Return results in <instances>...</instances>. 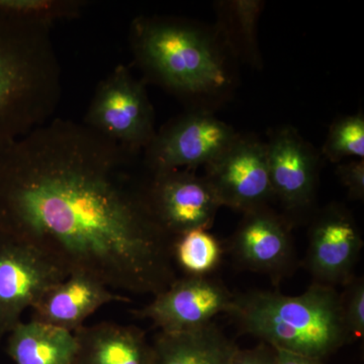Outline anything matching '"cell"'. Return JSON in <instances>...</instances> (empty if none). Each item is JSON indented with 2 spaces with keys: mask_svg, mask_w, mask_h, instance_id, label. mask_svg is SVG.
<instances>
[{
  "mask_svg": "<svg viewBox=\"0 0 364 364\" xmlns=\"http://www.w3.org/2000/svg\"><path fill=\"white\" fill-rule=\"evenodd\" d=\"M231 364H277V349L264 342H260L253 348L238 347Z\"/></svg>",
  "mask_w": 364,
  "mask_h": 364,
  "instance_id": "24",
  "label": "cell"
},
{
  "mask_svg": "<svg viewBox=\"0 0 364 364\" xmlns=\"http://www.w3.org/2000/svg\"><path fill=\"white\" fill-rule=\"evenodd\" d=\"M146 193L158 223L173 239L193 230L210 229L222 208L207 178L193 170L148 172Z\"/></svg>",
  "mask_w": 364,
  "mask_h": 364,
  "instance_id": "7",
  "label": "cell"
},
{
  "mask_svg": "<svg viewBox=\"0 0 364 364\" xmlns=\"http://www.w3.org/2000/svg\"><path fill=\"white\" fill-rule=\"evenodd\" d=\"M74 335L72 364H158L152 342L136 326L102 322L82 326Z\"/></svg>",
  "mask_w": 364,
  "mask_h": 364,
  "instance_id": "15",
  "label": "cell"
},
{
  "mask_svg": "<svg viewBox=\"0 0 364 364\" xmlns=\"http://www.w3.org/2000/svg\"><path fill=\"white\" fill-rule=\"evenodd\" d=\"M146 82L119 64L95 91L82 124L136 156L156 135L155 114Z\"/></svg>",
  "mask_w": 364,
  "mask_h": 364,
  "instance_id": "5",
  "label": "cell"
},
{
  "mask_svg": "<svg viewBox=\"0 0 364 364\" xmlns=\"http://www.w3.org/2000/svg\"><path fill=\"white\" fill-rule=\"evenodd\" d=\"M363 247L360 230L346 208L338 203L323 208L309 231L306 267L313 284L334 289L348 284Z\"/></svg>",
  "mask_w": 364,
  "mask_h": 364,
  "instance_id": "11",
  "label": "cell"
},
{
  "mask_svg": "<svg viewBox=\"0 0 364 364\" xmlns=\"http://www.w3.org/2000/svg\"><path fill=\"white\" fill-rule=\"evenodd\" d=\"M341 299L342 315L350 340L364 336V282L363 277H353L345 284Z\"/></svg>",
  "mask_w": 364,
  "mask_h": 364,
  "instance_id": "22",
  "label": "cell"
},
{
  "mask_svg": "<svg viewBox=\"0 0 364 364\" xmlns=\"http://www.w3.org/2000/svg\"><path fill=\"white\" fill-rule=\"evenodd\" d=\"M61 97L51 30L0 16V150L51 121Z\"/></svg>",
  "mask_w": 364,
  "mask_h": 364,
  "instance_id": "3",
  "label": "cell"
},
{
  "mask_svg": "<svg viewBox=\"0 0 364 364\" xmlns=\"http://www.w3.org/2000/svg\"><path fill=\"white\" fill-rule=\"evenodd\" d=\"M222 254L220 242L205 229L186 232L172 242L174 265H178L186 277H208L220 264Z\"/></svg>",
  "mask_w": 364,
  "mask_h": 364,
  "instance_id": "19",
  "label": "cell"
},
{
  "mask_svg": "<svg viewBox=\"0 0 364 364\" xmlns=\"http://www.w3.org/2000/svg\"><path fill=\"white\" fill-rule=\"evenodd\" d=\"M239 134L205 109L171 119L156 132L142 154L148 172L193 170L215 161Z\"/></svg>",
  "mask_w": 364,
  "mask_h": 364,
  "instance_id": "6",
  "label": "cell"
},
{
  "mask_svg": "<svg viewBox=\"0 0 364 364\" xmlns=\"http://www.w3.org/2000/svg\"><path fill=\"white\" fill-rule=\"evenodd\" d=\"M86 6L85 0H0V16L51 30L79 18Z\"/></svg>",
  "mask_w": 364,
  "mask_h": 364,
  "instance_id": "20",
  "label": "cell"
},
{
  "mask_svg": "<svg viewBox=\"0 0 364 364\" xmlns=\"http://www.w3.org/2000/svg\"><path fill=\"white\" fill-rule=\"evenodd\" d=\"M268 171L273 198L291 214H303L315 202L318 157L296 129H277L267 143Z\"/></svg>",
  "mask_w": 364,
  "mask_h": 364,
  "instance_id": "12",
  "label": "cell"
},
{
  "mask_svg": "<svg viewBox=\"0 0 364 364\" xmlns=\"http://www.w3.org/2000/svg\"><path fill=\"white\" fill-rule=\"evenodd\" d=\"M230 249L241 267L267 275L274 282L287 277L296 264L289 222L268 207L244 214Z\"/></svg>",
  "mask_w": 364,
  "mask_h": 364,
  "instance_id": "13",
  "label": "cell"
},
{
  "mask_svg": "<svg viewBox=\"0 0 364 364\" xmlns=\"http://www.w3.org/2000/svg\"><path fill=\"white\" fill-rule=\"evenodd\" d=\"M336 176L346 188L348 198L352 200H364V160H352L339 163L336 167Z\"/></svg>",
  "mask_w": 364,
  "mask_h": 364,
  "instance_id": "23",
  "label": "cell"
},
{
  "mask_svg": "<svg viewBox=\"0 0 364 364\" xmlns=\"http://www.w3.org/2000/svg\"><path fill=\"white\" fill-rule=\"evenodd\" d=\"M158 364H231L238 346L214 322L191 332H158Z\"/></svg>",
  "mask_w": 364,
  "mask_h": 364,
  "instance_id": "16",
  "label": "cell"
},
{
  "mask_svg": "<svg viewBox=\"0 0 364 364\" xmlns=\"http://www.w3.org/2000/svg\"><path fill=\"white\" fill-rule=\"evenodd\" d=\"M228 315L260 342L321 360L351 341L334 287L312 284L299 296L248 291L235 296Z\"/></svg>",
  "mask_w": 364,
  "mask_h": 364,
  "instance_id": "4",
  "label": "cell"
},
{
  "mask_svg": "<svg viewBox=\"0 0 364 364\" xmlns=\"http://www.w3.org/2000/svg\"><path fill=\"white\" fill-rule=\"evenodd\" d=\"M208 183L222 207L243 214L267 207L273 198L267 143L239 135L224 153L205 166Z\"/></svg>",
  "mask_w": 364,
  "mask_h": 364,
  "instance_id": "9",
  "label": "cell"
},
{
  "mask_svg": "<svg viewBox=\"0 0 364 364\" xmlns=\"http://www.w3.org/2000/svg\"><path fill=\"white\" fill-rule=\"evenodd\" d=\"M117 301L130 299L87 275H68L41 296L31 309V320L74 333L98 309Z\"/></svg>",
  "mask_w": 364,
  "mask_h": 364,
  "instance_id": "14",
  "label": "cell"
},
{
  "mask_svg": "<svg viewBox=\"0 0 364 364\" xmlns=\"http://www.w3.org/2000/svg\"><path fill=\"white\" fill-rule=\"evenodd\" d=\"M218 23L215 32L234 59H241L260 68L257 43V23L263 9L262 1L232 0L215 4Z\"/></svg>",
  "mask_w": 364,
  "mask_h": 364,
  "instance_id": "18",
  "label": "cell"
},
{
  "mask_svg": "<svg viewBox=\"0 0 364 364\" xmlns=\"http://www.w3.org/2000/svg\"><path fill=\"white\" fill-rule=\"evenodd\" d=\"M332 163L348 157L364 158V116L363 112L335 119L328 132L322 150Z\"/></svg>",
  "mask_w": 364,
  "mask_h": 364,
  "instance_id": "21",
  "label": "cell"
},
{
  "mask_svg": "<svg viewBox=\"0 0 364 364\" xmlns=\"http://www.w3.org/2000/svg\"><path fill=\"white\" fill-rule=\"evenodd\" d=\"M139 158L85 124L52 119L0 150V233L67 277L156 296L177 279L173 238L134 173Z\"/></svg>",
  "mask_w": 364,
  "mask_h": 364,
  "instance_id": "1",
  "label": "cell"
},
{
  "mask_svg": "<svg viewBox=\"0 0 364 364\" xmlns=\"http://www.w3.org/2000/svg\"><path fill=\"white\" fill-rule=\"evenodd\" d=\"M0 342H1V339H0Z\"/></svg>",
  "mask_w": 364,
  "mask_h": 364,
  "instance_id": "26",
  "label": "cell"
},
{
  "mask_svg": "<svg viewBox=\"0 0 364 364\" xmlns=\"http://www.w3.org/2000/svg\"><path fill=\"white\" fill-rule=\"evenodd\" d=\"M6 337L14 364H72L77 350L74 333L38 321H21Z\"/></svg>",
  "mask_w": 364,
  "mask_h": 364,
  "instance_id": "17",
  "label": "cell"
},
{
  "mask_svg": "<svg viewBox=\"0 0 364 364\" xmlns=\"http://www.w3.org/2000/svg\"><path fill=\"white\" fill-rule=\"evenodd\" d=\"M277 349V348H275ZM277 364H323L322 360L310 356L301 355L282 349H277Z\"/></svg>",
  "mask_w": 364,
  "mask_h": 364,
  "instance_id": "25",
  "label": "cell"
},
{
  "mask_svg": "<svg viewBox=\"0 0 364 364\" xmlns=\"http://www.w3.org/2000/svg\"><path fill=\"white\" fill-rule=\"evenodd\" d=\"M234 299L223 282L212 277H177L134 315L151 321L160 332H191L210 324L219 314H229Z\"/></svg>",
  "mask_w": 364,
  "mask_h": 364,
  "instance_id": "10",
  "label": "cell"
},
{
  "mask_svg": "<svg viewBox=\"0 0 364 364\" xmlns=\"http://www.w3.org/2000/svg\"><path fill=\"white\" fill-rule=\"evenodd\" d=\"M67 275L32 246L0 233V339Z\"/></svg>",
  "mask_w": 364,
  "mask_h": 364,
  "instance_id": "8",
  "label": "cell"
},
{
  "mask_svg": "<svg viewBox=\"0 0 364 364\" xmlns=\"http://www.w3.org/2000/svg\"><path fill=\"white\" fill-rule=\"evenodd\" d=\"M129 40L145 82L203 105L231 93L234 58L215 30L182 18L139 16Z\"/></svg>",
  "mask_w": 364,
  "mask_h": 364,
  "instance_id": "2",
  "label": "cell"
}]
</instances>
